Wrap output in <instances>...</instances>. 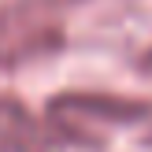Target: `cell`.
<instances>
[{"instance_id": "cell-2", "label": "cell", "mask_w": 152, "mask_h": 152, "mask_svg": "<svg viewBox=\"0 0 152 152\" xmlns=\"http://www.w3.org/2000/svg\"><path fill=\"white\" fill-rule=\"evenodd\" d=\"M137 115H145V108L134 100H119V96H82L78 93V96H59L52 104V123L67 137H74L78 123H86V119H93V123H130Z\"/></svg>"}, {"instance_id": "cell-3", "label": "cell", "mask_w": 152, "mask_h": 152, "mask_svg": "<svg viewBox=\"0 0 152 152\" xmlns=\"http://www.w3.org/2000/svg\"><path fill=\"white\" fill-rule=\"evenodd\" d=\"M0 152H48V137L19 100L0 96Z\"/></svg>"}, {"instance_id": "cell-1", "label": "cell", "mask_w": 152, "mask_h": 152, "mask_svg": "<svg viewBox=\"0 0 152 152\" xmlns=\"http://www.w3.org/2000/svg\"><path fill=\"white\" fill-rule=\"evenodd\" d=\"M63 41V7L56 0L0 4V67H15L56 52Z\"/></svg>"}]
</instances>
